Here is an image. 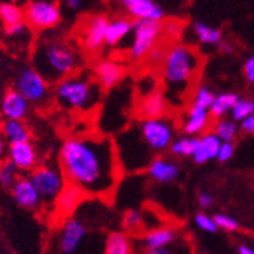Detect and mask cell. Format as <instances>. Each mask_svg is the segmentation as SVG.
<instances>
[{"mask_svg": "<svg viewBox=\"0 0 254 254\" xmlns=\"http://www.w3.org/2000/svg\"><path fill=\"white\" fill-rule=\"evenodd\" d=\"M85 199L88 198L84 192H81L72 184H65V188L54 202V216L58 221L64 222L79 210V207L85 202Z\"/></svg>", "mask_w": 254, "mask_h": 254, "instance_id": "cell-12", "label": "cell"}, {"mask_svg": "<svg viewBox=\"0 0 254 254\" xmlns=\"http://www.w3.org/2000/svg\"><path fill=\"white\" fill-rule=\"evenodd\" d=\"M181 236V230L177 227H158L155 230L145 233L140 236V247L142 251H152V250H160L168 245H172L177 242Z\"/></svg>", "mask_w": 254, "mask_h": 254, "instance_id": "cell-15", "label": "cell"}, {"mask_svg": "<svg viewBox=\"0 0 254 254\" xmlns=\"http://www.w3.org/2000/svg\"><path fill=\"white\" fill-rule=\"evenodd\" d=\"M0 132L3 134V140L9 145L31 142V131L23 121L5 119L0 124Z\"/></svg>", "mask_w": 254, "mask_h": 254, "instance_id": "cell-24", "label": "cell"}, {"mask_svg": "<svg viewBox=\"0 0 254 254\" xmlns=\"http://www.w3.org/2000/svg\"><path fill=\"white\" fill-rule=\"evenodd\" d=\"M230 114H232V118L230 119H233L235 122L241 124L242 121L250 118L251 114H254V99H247V98L241 99L239 98V101L236 102V105L233 107V110Z\"/></svg>", "mask_w": 254, "mask_h": 254, "instance_id": "cell-35", "label": "cell"}, {"mask_svg": "<svg viewBox=\"0 0 254 254\" xmlns=\"http://www.w3.org/2000/svg\"><path fill=\"white\" fill-rule=\"evenodd\" d=\"M168 51H169V48H166V44H155L146 55V63L149 65H154V67L161 65L166 58Z\"/></svg>", "mask_w": 254, "mask_h": 254, "instance_id": "cell-36", "label": "cell"}, {"mask_svg": "<svg viewBox=\"0 0 254 254\" xmlns=\"http://www.w3.org/2000/svg\"><path fill=\"white\" fill-rule=\"evenodd\" d=\"M221 140L210 131L204 132L202 135L198 137V146L195 154L192 155V160L196 165H204L207 161H212L218 157V151L221 146Z\"/></svg>", "mask_w": 254, "mask_h": 254, "instance_id": "cell-22", "label": "cell"}, {"mask_svg": "<svg viewBox=\"0 0 254 254\" xmlns=\"http://www.w3.org/2000/svg\"><path fill=\"white\" fill-rule=\"evenodd\" d=\"M244 75L248 79V82L254 85V55L250 57L245 61V64H244Z\"/></svg>", "mask_w": 254, "mask_h": 254, "instance_id": "cell-43", "label": "cell"}, {"mask_svg": "<svg viewBox=\"0 0 254 254\" xmlns=\"http://www.w3.org/2000/svg\"><path fill=\"white\" fill-rule=\"evenodd\" d=\"M196 38L202 44H219L222 41V32L218 28L205 25L202 21H195L192 26Z\"/></svg>", "mask_w": 254, "mask_h": 254, "instance_id": "cell-30", "label": "cell"}, {"mask_svg": "<svg viewBox=\"0 0 254 254\" xmlns=\"http://www.w3.org/2000/svg\"><path fill=\"white\" fill-rule=\"evenodd\" d=\"M132 125L152 155L168 151L175 140V124L168 116L161 119H140Z\"/></svg>", "mask_w": 254, "mask_h": 254, "instance_id": "cell-5", "label": "cell"}, {"mask_svg": "<svg viewBox=\"0 0 254 254\" xmlns=\"http://www.w3.org/2000/svg\"><path fill=\"white\" fill-rule=\"evenodd\" d=\"M195 224L199 230L205 233H216L218 232V227L213 221V216L207 215V213H198L195 215Z\"/></svg>", "mask_w": 254, "mask_h": 254, "instance_id": "cell-38", "label": "cell"}, {"mask_svg": "<svg viewBox=\"0 0 254 254\" xmlns=\"http://www.w3.org/2000/svg\"><path fill=\"white\" fill-rule=\"evenodd\" d=\"M8 160L18 169V172H32L37 165V151L31 142L28 143H15L8 148Z\"/></svg>", "mask_w": 254, "mask_h": 254, "instance_id": "cell-18", "label": "cell"}, {"mask_svg": "<svg viewBox=\"0 0 254 254\" xmlns=\"http://www.w3.org/2000/svg\"><path fill=\"white\" fill-rule=\"evenodd\" d=\"M57 99L67 108L76 111H88L98 105L101 87L93 76L87 73H73L63 79L55 87Z\"/></svg>", "mask_w": 254, "mask_h": 254, "instance_id": "cell-4", "label": "cell"}, {"mask_svg": "<svg viewBox=\"0 0 254 254\" xmlns=\"http://www.w3.org/2000/svg\"><path fill=\"white\" fill-rule=\"evenodd\" d=\"M121 5L129 15V18L149 20V21H163L165 9L154 0H122Z\"/></svg>", "mask_w": 254, "mask_h": 254, "instance_id": "cell-13", "label": "cell"}, {"mask_svg": "<svg viewBox=\"0 0 254 254\" xmlns=\"http://www.w3.org/2000/svg\"><path fill=\"white\" fill-rule=\"evenodd\" d=\"M238 253L239 254H254V248H251L248 245H239Z\"/></svg>", "mask_w": 254, "mask_h": 254, "instance_id": "cell-47", "label": "cell"}, {"mask_svg": "<svg viewBox=\"0 0 254 254\" xmlns=\"http://www.w3.org/2000/svg\"><path fill=\"white\" fill-rule=\"evenodd\" d=\"M196 199H198V205L201 207V209H205V210L210 209V207L215 204V198L209 192H201Z\"/></svg>", "mask_w": 254, "mask_h": 254, "instance_id": "cell-42", "label": "cell"}, {"mask_svg": "<svg viewBox=\"0 0 254 254\" xmlns=\"http://www.w3.org/2000/svg\"><path fill=\"white\" fill-rule=\"evenodd\" d=\"M0 21L3 23L5 28L18 25V23L25 21V11L17 3H11V2L0 3Z\"/></svg>", "mask_w": 254, "mask_h": 254, "instance_id": "cell-28", "label": "cell"}, {"mask_svg": "<svg viewBox=\"0 0 254 254\" xmlns=\"http://www.w3.org/2000/svg\"><path fill=\"white\" fill-rule=\"evenodd\" d=\"M26 25L35 31H48L54 29L61 21V6L57 2L49 0H35L25 6Z\"/></svg>", "mask_w": 254, "mask_h": 254, "instance_id": "cell-8", "label": "cell"}, {"mask_svg": "<svg viewBox=\"0 0 254 254\" xmlns=\"http://www.w3.org/2000/svg\"><path fill=\"white\" fill-rule=\"evenodd\" d=\"M213 221L218 227V230H224V232H238L239 230V222L230 215L225 213H216L213 216Z\"/></svg>", "mask_w": 254, "mask_h": 254, "instance_id": "cell-37", "label": "cell"}, {"mask_svg": "<svg viewBox=\"0 0 254 254\" xmlns=\"http://www.w3.org/2000/svg\"><path fill=\"white\" fill-rule=\"evenodd\" d=\"M241 129L247 134H253L254 135V114H251L250 118H247L245 121L241 122Z\"/></svg>", "mask_w": 254, "mask_h": 254, "instance_id": "cell-44", "label": "cell"}, {"mask_svg": "<svg viewBox=\"0 0 254 254\" xmlns=\"http://www.w3.org/2000/svg\"><path fill=\"white\" fill-rule=\"evenodd\" d=\"M239 101V95L235 91H224V93H218L213 99V104L210 107V118L221 121L225 114L232 113L233 107Z\"/></svg>", "mask_w": 254, "mask_h": 254, "instance_id": "cell-27", "label": "cell"}, {"mask_svg": "<svg viewBox=\"0 0 254 254\" xmlns=\"http://www.w3.org/2000/svg\"><path fill=\"white\" fill-rule=\"evenodd\" d=\"M132 32V20L129 17H114L108 21L105 32V44L110 48L118 46L122 40H125Z\"/></svg>", "mask_w": 254, "mask_h": 254, "instance_id": "cell-23", "label": "cell"}, {"mask_svg": "<svg viewBox=\"0 0 254 254\" xmlns=\"http://www.w3.org/2000/svg\"><path fill=\"white\" fill-rule=\"evenodd\" d=\"M218 48H219V51H221L222 54H232V52H233V46L230 44V43H224V41H221Z\"/></svg>", "mask_w": 254, "mask_h": 254, "instance_id": "cell-46", "label": "cell"}, {"mask_svg": "<svg viewBox=\"0 0 254 254\" xmlns=\"http://www.w3.org/2000/svg\"><path fill=\"white\" fill-rule=\"evenodd\" d=\"M18 177H20L18 169L12 165L11 160L6 158L0 161V186L11 189Z\"/></svg>", "mask_w": 254, "mask_h": 254, "instance_id": "cell-33", "label": "cell"}, {"mask_svg": "<svg viewBox=\"0 0 254 254\" xmlns=\"http://www.w3.org/2000/svg\"><path fill=\"white\" fill-rule=\"evenodd\" d=\"M148 175L161 184H169L178 180L181 175V168L177 161L166 158V157H155L149 166H148Z\"/></svg>", "mask_w": 254, "mask_h": 254, "instance_id": "cell-17", "label": "cell"}, {"mask_svg": "<svg viewBox=\"0 0 254 254\" xmlns=\"http://www.w3.org/2000/svg\"><path fill=\"white\" fill-rule=\"evenodd\" d=\"M161 29H163V34L171 37V35H178L181 32V23L177 20H169L166 23L161 21Z\"/></svg>", "mask_w": 254, "mask_h": 254, "instance_id": "cell-40", "label": "cell"}, {"mask_svg": "<svg viewBox=\"0 0 254 254\" xmlns=\"http://www.w3.org/2000/svg\"><path fill=\"white\" fill-rule=\"evenodd\" d=\"M104 254H132L131 236L125 232H111L105 239Z\"/></svg>", "mask_w": 254, "mask_h": 254, "instance_id": "cell-26", "label": "cell"}, {"mask_svg": "<svg viewBox=\"0 0 254 254\" xmlns=\"http://www.w3.org/2000/svg\"><path fill=\"white\" fill-rule=\"evenodd\" d=\"M161 35H163V29H161L160 21H132V43L129 46V60L138 61L146 57Z\"/></svg>", "mask_w": 254, "mask_h": 254, "instance_id": "cell-7", "label": "cell"}, {"mask_svg": "<svg viewBox=\"0 0 254 254\" xmlns=\"http://www.w3.org/2000/svg\"><path fill=\"white\" fill-rule=\"evenodd\" d=\"M216 93L207 85H199L195 91H193V98H192V104L193 107L198 108H204V110H210L213 99H215Z\"/></svg>", "mask_w": 254, "mask_h": 254, "instance_id": "cell-34", "label": "cell"}, {"mask_svg": "<svg viewBox=\"0 0 254 254\" xmlns=\"http://www.w3.org/2000/svg\"><path fill=\"white\" fill-rule=\"evenodd\" d=\"M5 151H6V142L3 140V137H0V155H3Z\"/></svg>", "mask_w": 254, "mask_h": 254, "instance_id": "cell-48", "label": "cell"}, {"mask_svg": "<svg viewBox=\"0 0 254 254\" xmlns=\"http://www.w3.org/2000/svg\"><path fill=\"white\" fill-rule=\"evenodd\" d=\"M202 58L196 49L186 44H174L169 48L161 64V78L165 84V98L168 102L181 104L188 90L192 87Z\"/></svg>", "mask_w": 254, "mask_h": 254, "instance_id": "cell-3", "label": "cell"}, {"mask_svg": "<svg viewBox=\"0 0 254 254\" xmlns=\"http://www.w3.org/2000/svg\"><path fill=\"white\" fill-rule=\"evenodd\" d=\"M122 227L127 235H135V236H143L145 233L151 232V227L148 224V218L145 212L140 210H128L122 216Z\"/></svg>", "mask_w": 254, "mask_h": 254, "instance_id": "cell-25", "label": "cell"}, {"mask_svg": "<svg viewBox=\"0 0 254 254\" xmlns=\"http://www.w3.org/2000/svg\"><path fill=\"white\" fill-rule=\"evenodd\" d=\"M15 90L29 104L41 105L49 101V82L46 81L32 67H26L18 73L15 79Z\"/></svg>", "mask_w": 254, "mask_h": 254, "instance_id": "cell-9", "label": "cell"}, {"mask_svg": "<svg viewBox=\"0 0 254 254\" xmlns=\"http://www.w3.org/2000/svg\"><path fill=\"white\" fill-rule=\"evenodd\" d=\"M64 5L70 11H79L84 6V2H81V0H67V2H64Z\"/></svg>", "mask_w": 254, "mask_h": 254, "instance_id": "cell-45", "label": "cell"}, {"mask_svg": "<svg viewBox=\"0 0 254 254\" xmlns=\"http://www.w3.org/2000/svg\"><path fill=\"white\" fill-rule=\"evenodd\" d=\"M82 63L79 48L61 37H41L32 52V68L49 84L72 76Z\"/></svg>", "mask_w": 254, "mask_h": 254, "instance_id": "cell-2", "label": "cell"}, {"mask_svg": "<svg viewBox=\"0 0 254 254\" xmlns=\"http://www.w3.org/2000/svg\"><path fill=\"white\" fill-rule=\"evenodd\" d=\"M138 116L142 119H161L168 114V101L160 91H151L145 95L137 107Z\"/></svg>", "mask_w": 254, "mask_h": 254, "instance_id": "cell-20", "label": "cell"}, {"mask_svg": "<svg viewBox=\"0 0 254 254\" xmlns=\"http://www.w3.org/2000/svg\"><path fill=\"white\" fill-rule=\"evenodd\" d=\"M2 113L6 119L23 121L29 113V102L15 88L8 90L2 99Z\"/></svg>", "mask_w": 254, "mask_h": 254, "instance_id": "cell-21", "label": "cell"}, {"mask_svg": "<svg viewBox=\"0 0 254 254\" xmlns=\"http://www.w3.org/2000/svg\"><path fill=\"white\" fill-rule=\"evenodd\" d=\"M29 180L34 184L41 202L44 204H54L67 184L61 169L49 165L37 166L29 174Z\"/></svg>", "mask_w": 254, "mask_h": 254, "instance_id": "cell-6", "label": "cell"}, {"mask_svg": "<svg viewBox=\"0 0 254 254\" xmlns=\"http://www.w3.org/2000/svg\"><path fill=\"white\" fill-rule=\"evenodd\" d=\"M11 193L17 205H20L21 209L37 210L41 204V199L34 188V184L31 183L29 177L20 175L14 183V186L11 188Z\"/></svg>", "mask_w": 254, "mask_h": 254, "instance_id": "cell-16", "label": "cell"}, {"mask_svg": "<svg viewBox=\"0 0 254 254\" xmlns=\"http://www.w3.org/2000/svg\"><path fill=\"white\" fill-rule=\"evenodd\" d=\"M196 146H198V137L183 135L175 138L169 151L175 157H192L196 151Z\"/></svg>", "mask_w": 254, "mask_h": 254, "instance_id": "cell-31", "label": "cell"}, {"mask_svg": "<svg viewBox=\"0 0 254 254\" xmlns=\"http://www.w3.org/2000/svg\"><path fill=\"white\" fill-rule=\"evenodd\" d=\"M210 119L212 118L209 110L190 105L186 114H184V122L181 125V129L189 137H198L199 134L202 135L204 131L210 125Z\"/></svg>", "mask_w": 254, "mask_h": 254, "instance_id": "cell-19", "label": "cell"}, {"mask_svg": "<svg viewBox=\"0 0 254 254\" xmlns=\"http://www.w3.org/2000/svg\"><path fill=\"white\" fill-rule=\"evenodd\" d=\"M88 235V225L84 218L73 215L61 224L58 235V250L61 254H75Z\"/></svg>", "mask_w": 254, "mask_h": 254, "instance_id": "cell-11", "label": "cell"}, {"mask_svg": "<svg viewBox=\"0 0 254 254\" xmlns=\"http://www.w3.org/2000/svg\"><path fill=\"white\" fill-rule=\"evenodd\" d=\"M60 169L67 184L87 198L110 199L122 178L114 142L99 134L65 138L60 149Z\"/></svg>", "mask_w": 254, "mask_h": 254, "instance_id": "cell-1", "label": "cell"}, {"mask_svg": "<svg viewBox=\"0 0 254 254\" xmlns=\"http://www.w3.org/2000/svg\"><path fill=\"white\" fill-rule=\"evenodd\" d=\"M142 254H195V250H193L192 242L188 238L181 236L172 245H168L160 250H152V251H142Z\"/></svg>", "mask_w": 254, "mask_h": 254, "instance_id": "cell-32", "label": "cell"}, {"mask_svg": "<svg viewBox=\"0 0 254 254\" xmlns=\"http://www.w3.org/2000/svg\"><path fill=\"white\" fill-rule=\"evenodd\" d=\"M28 31V25L26 21L23 23H18V25H14V26H9V28H5V34L11 38H17V37H21Z\"/></svg>", "mask_w": 254, "mask_h": 254, "instance_id": "cell-41", "label": "cell"}, {"mask_svg": "<svg viewBox=\"0 0 254 254\" xmlns=\"http://www.w3.org/2000/svg\"><path fill=\"white\" fill-rule=\"evenodd\" d=\"M108 21L110 18L102 14L88 15L81 21L79 40L84 52L95 55L102 49V46L105 44V32Z\"/></svg>", "mask_w": 254, "mask_h": 254, "instance_id": "cell-10", "label": "cell"}, {"mask_svg": "<svg viewBox=\"0 0 254 254\" xmlns=\"http://www.w3.org/2000/svg\"><path fill=\"white\" fill-rule=\"evenodd\" d=\"M233 155H235V145L233 143H221L216 160H219L221 163H225V161L232 160Z\"/></svg>", "mask_w": 254, "mask_h": 254, "instance_id": "cell-39", "label": "cell"}, {"mask_svg": "<svg viewBox=\"0 0 254 254\" xmlns=\"http://www.w3.org/2000/svg\"><path fill=\"white\" fill-rule=\"evenodd\" d=\"M125 75V68L111 60H99L93 65V78L98 85L104 90H111L116 87Z\"/></svg>", "mask_w": 254, "mask_h": 254, "instance_id": "cell-14", "label": "cell"}, {"mask_svg": "<svg viewBox=\"0 0 254 254\" xmlns=\"http://www.w3.org/2000/svg\"><path fill=\"white\" fill-rule=\"evenodd\" d=\"M222 143H233V140L238 137L239 125L233 119H221L215 124L212 131Z\"/></svg>", "mask_w": 254, "mask_h": 254, "instance_id": "cell-29", "label": "cell"}]
</instances>
